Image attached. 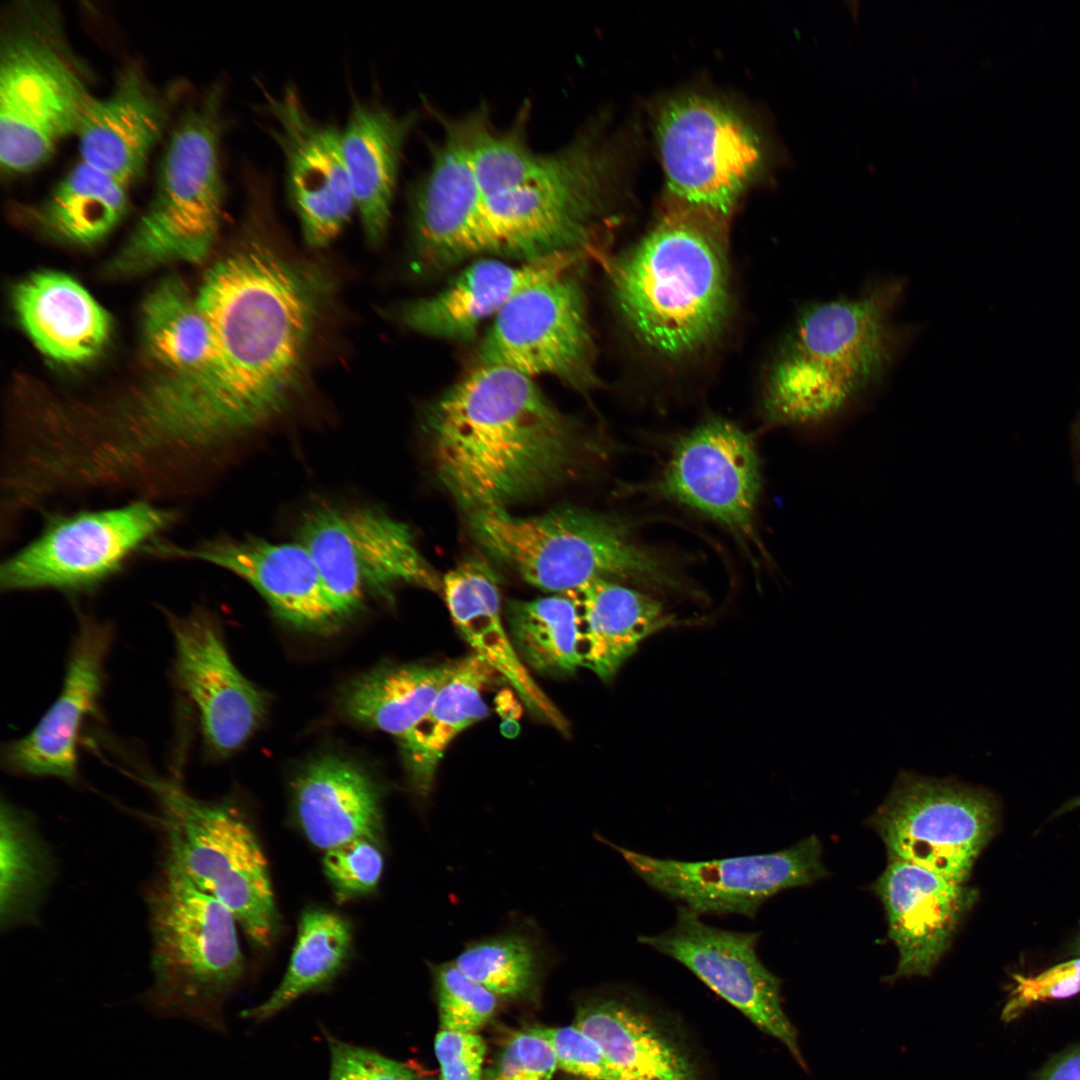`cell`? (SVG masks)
I'll use <instances>...</instances> for the list:
<instances>
[{
    "label": "cell",
    "mask_w": 1080,
    "mask_h": 1080,
    "mask_svg": "<svg viewBox=\"0 0 1080 1080\" xmlns=\"http://www.w3.org/2000/svg\"><path fill=\"white\" fill-rule=\"evenodd\" d=\"M330 282L321 269L258 240L207 271L196 300L210 327L213 358L179 414L193 457L201 460L262 428L288 407L302 384Z\"/></svg>",
    "instance_id": "cell-1"
},
{
    "label": "cell",
    "mask_w": 1080,
    "mask_h": 1080,
    "mask_svg": "<svg viewBox=\"0 0 1080 1080\" xmlns=\"http://www.w3.org/2000/svg\"><path fill=\"white\" fill-rule=\"evenodd\" d=\"M435 475L468 515L507 510L568 480L588 451L533 378L479 364L423 421Z\"/></svg>",
    "instance_id": "cell-2"
},
{
    "label": "cell",
    "mask_w": 1080,
    "mask_h": 1080,
    "mask_svg": "<svg viewBox=\"0 0 1080 1080\" xmlns=\"http://www.w3.org/2000/svg\"><path fill=\"white\" fill-rule=\"evenodd\" d=\"M727 219L669 195L654 226L610 264L623 320L656 355L688 358L722 331L730 307Z\"/></svg>",
    "instance_id": "cell-3"
},
{
    "label": "cell",
    "mask_w": 1080,
    "mask_h": 1080,
    "mask_svg": "<svg viewBox=\"0 0 1080 1080\" xmlns=\"http://www.w3.org/2000/svg\"><path fill=\"white\" fill-rule=\"evenodd\" d=\"M152 983L139 1002L158 1018L225 1034L224 1006L245 976L233 914L163 867L147 892Z\"/></svg>",
    "instance_id": "cell-4"
},
{
    "label": "cell",
    "mask_w": 1080,
    "mask_h": 1080,
    "mask_svg": "<svg viewBox=\"0 0 1080 1080\" xmlns=\"http://www.w3.org/2000/svg\"><path fill=\"white\" fill-rule=\"evenodd\" d=\"M468 519L488 556L543 591L567 594L599 578L680 585L672 566L617 517L568 506L528 517L488 510Z\"/></svg>",
    "instance_id": "cell-5"
},
{
    "label": "cell",
    "mask_w": 1080,
    "mask_h": 1080,
    "mask_svg": "<svg viewBox=\"0 0 1080 1080\" xmlns=\"http://www.w3.org/2000/svg\"><path fill=\"white\" fill-rule=\"evenodd\" d=\"M135 776L156 801L164 868L227 907L256 945H270L278 913L267 860L246 820L231 805L195 798L174 780L144 770Z\"/></svg>",
    "instance_id": "cell-6"
},
{
    "label": "cell",
    "mask_w": 1080,
    "mask_h": 1080,
    "mask_svg": "<svg viewBox=\"0 0 1080 1080\" xmlns=\"http://www.w3.org/2000/svg\"><path fill=\"white\" fill-rule=\"evenodd\" d=\"M222 89L215 85L173 130L154 195L127 242L110 263L120 275L173 263H200L219 233L223 205L220 144Z\"/></svg>",
    "instance_id": "cell-7"
},
{
    "label": "cell",
    "mask_w": 1080,
    "mask_h": 1080,
    "mask_svg": "<svg viewBox=\"0 0 1080 1080\" xmlns=\"http://www.w3.org/2000/svg\"><path fill=\"white\" fill-rule=\"evenodd\" d=\"M606 160L592 146L528 152L503 189L483 195L491 253L536 261L581 252L604 192Z\"/></svg>",
    "instance_id": "cell-8"
},
{
    "label": "cell",
    "mask_w": 1080,
    "mask_h": 1080,
    "mask_svg": "<svg viewBox=\"0 0 1080 1080\" xmlns=\"http://www.w3.org/2000/svg\"><path fill=\"white\" fill-rule=\"evenodd\" d=\"M31 19L9 27L0 46V164L8 175L43 164L75 135L92 99L56 34Z\"/></svg>",
    "instance_id": "cell-9"
},
{
    "label": "cell",
    "mask_w": 1080,
    "mask_h": 1080,
    "mask_svg": "<svg viewBox=\"0 0 1080 1080\" xmlns=\"http://www.w3.org/2000/svg\"><path fill=\"white\" fill-rule=\"evenodd\" d=\"M298 541L310 552L342 620L371 596L391 602L395 591L442 588L411 528L370 507L321 505L304 514Z\"/></svg>",
    "instance_id": "cell-10"
},
{
    "label": "cell",
    "mask_w": 1080,
    "mask_h": 1080,
    "mask_svg": "<svg viewBox=\"0 0 1080 1080\" xmlns=\"http://www.w3.org/2000/svg\"><path fill=\"white\" fill-rule=\"evenodd\" d=\"M177 519L176 510L144 499L116 508L53 514L36 538L2 563L1 589H94Z\"/></svg>",
    "instance_id": "cell-11"
},
{
    "label": "cell",
    "mask_w": 1080,
    "mask_h": 1080,
    "mask_svg": "<svg viewBox=\"0 0 1080 1080\" xmlns=\"http://www.w3.org/2000/svg\"><path fill=\"white\" fill-rule=\"evenodd\" d=\"M995 821L985 790L902 771L870 823L889 858L965 883Z\"/></svg>",
    "instance_id": "cell-12"
},
{
    "label": "cell",
    "mask_w": 1080,
    "mask_h": 1080,
    "mask_svg": "<svg viewBox=\"0 0 1080 1080\" xmlns=\"http://www.w3.org/2000/svg\"><path fill=\"white\" fill-rule=\"evenodd\" d=\"M595 837L618 852L647 886L700 916L735 914L753 919L771 897L810 885L827 872L814 835L772 853L705 861L653 857Z\"/></svg>",
    "instance_id": "cell-13"
},
{
    "label": "cell",
    "mask_w": 1080,
    "mask_h": 1080,
    "mask_svg": "<svg viewBox=\"0 0 1080 1080\" xmlns=\"http://www.w3.org/2000/svg\"><path fill=\"white\" fill-rule=\"evenodd\" d=\"M480 364L528 377L552 376L579 390L597 377L584 294L568 273L519 291L494 317L479 351Z\"/></svg>",
    "instance_id": "cell-14"
},
{
    "label": "cell",
    "mask_w": 1080,
    "mask_h": 1080,
    "mask_svg": "<svg viewBox=\"0 0 1080 1080\" xmlns=\"http://www.w3.org/2000/svg\"><path fill=\"white\" fill-rule=\"evenodd\" d=\"M657 131L670 196L728 217L761 159L751 128L725 105L690 95L664 107Z\"/></svg>",
    "instance_id": "cell-15"
},
{
    "label": "cell",
    "mask_w": 1080,
    "mask_h": 1080,
    "mask_svg": "<svg viewBox=\"0 0 1080 1080\" xmlns=\"http://www.w3.org/2000/svg\"><path fill=\"white\" fill-rule=\"evenodd\" d=\"M761 488L753 439L721 417L704 420L676 442L656 483L661 496L718 523L745 547L759 546Z\"/></svg>",
    "instance_id": "cell-16"
},
{
    "label": "cell",
    "mask_w": 1080,
    "mask_h": 1080,
    "mask_svg": "<svg viewBox=\"0 0 1080 1080\" xmlns=\"http://www.w3.org/2000/svg\"><path fill=\"white\" fill-rule=\"evenodd\" d=\"M759 939V932L711 926L679 904L672 927L637 938L679 962L759 1029L782 1042L807 1071L797 1030L782 1006L781 980L762 963L757 953Z\"/></svg>",
    "instance_id": "cell-17"
},
{
    "label": "cell",
    "mask_w": 1080,
    "mask_h": 1080,
    "mask_svg": "<svg viewBox=\"0 0 1080 1080\" xmlns=\"http://www.w3.org/2000/svg\"><path fill=\"white\" fill-rule=\"evenodd\" d=\"M262 111L280 147L286 167L287 194L312 248L334 241L356 211L341 145V130L311 116L297 90L264 92Z\"/></svg>",
    "instance_id": "cell-18"
},
{
    "label": "cell",
    "mask_w": 1080,
    "mask_h": 1080,
    "mask_svg": "<svg viewBox=\"0 0 1080 1080\" xmlns=\"http://www.w3.org/2000/svg\"><path fill=\"white\" fill-rule=\"evenodd\" d=\"M166 616L175 645L176 683L199 716L209 752L229 755L262 721L266 696L237 669L209 613L197 609L178 616L166 611Z\"/></svg>",
    "instance_id": "cell-19"
},
{
    "label": "cell",
    "mask_w": 1080,
    "mask_h": 1080,
    "mask_svg": "<svg viewBox=\"0 0 1080 1080\" xmlns=\"http://www.w3.org/2000/svg\"><path fill=\"white\" fill-rule=\"evenodd\" d=\"M903 292V282L891 280L856 297L810 304L788 340L867 396L905 342V331L893 322Z\"/></svg>",
    "instance_id": "cell-20"
},
{
    "label": "cell",
    "mask_w": 1080,
    "mask_h": 1080,
    "mask_svg": "<svg viewBox=\"0 0 1080 1080\" xmlns=\"http://www.w3.org/2000/svg\"><path fill=\"white\" fill-rule=\"evenodd\" d=\"M414 266L449 267L491 253L484 196L470 160L466 121L448 126L411 200Z\"/></svg>",
    "instance_id": "cell-21"
},
{
    "label": "cell",
    "mask_w": 1080,
    "mask_h": 1080,
    "mask_svg": "<svg viewBox=\"0 0 1080 1080\" xmlns=\"http://www.w3.org/2000/svg\"><path fill=\"white\" fill-rule=\"evenodd\" d=\"M143 552L161 558L204 561L226 569L254 587L273 612L295 628L327 632L342 620L313 557L299 541L275 543L255 537H222L181 547L156 539Z\"/></svg>",
    "instance_id": "cell-22"
},
{
    "label": "cell",
    "mask_w": 1080,
    "mask_h": 1080,
    "mask_svg": "<svg viewBox=\"0 0 1080 1080\" xmlns=\"http://www.w3.org/2000/svg\"><path fill=\"white\" fill-rule=\"evenodd\" d=\"M111 642L109 624L81 617L62 690L29 734L5 746L2 759L8 770L70 782L76 779L80 730L97 707Z\"/></svg>",
    "instance_id": "cell-23"
},
{
    "label": "cell",
    "mask_w": 1080,
    "mask_h": 1080,
    "mask_svg": "<svg viewBox=\"0 0 1080 1080\" xmlns=\"http://www.w3.org/2000/svg\"><path fill=\"white\" fill-rule=\"evenodd\" d=\"M899 952L889 980L929 976L976 899L973 889L919 865L889 858L875 883Z\"/></svg>",
    "instance_id": "cell-24"
},
{
    "label": "cell",
    "mask_w": 1080,
    "mask_h": 1080,
    "mask_svg": "<svg viewBox=\"0 0 1080 1080\" xmlns=\"http://www.w3.org/2000/svg\"><path fill=\"white\" fill-rule=\"evenodd\" d=\"M582 254L565 252L521 265L479 260L438 293L403 305L400 320L422 335L456 341L472 339L481 323L495 317L519 291L542 279L570 272Z\"/></svg>",
    "instance_id": "cell-25"
},
{
    "label": "cell",
    "mask_w": 1080,
    "mask_h": 1080,
    "mask_svg": "<svg viewBox=\"0 0 1080 1080\" xmlns=\"http://www.w3.org/2000/svg\"><path fill=\"white\" fill-rule=\"evenodd\" d=\"M442 588L451 618L473 653L512 686L532 715L566 734V718L536 683L504 627L498 576L490 563L480 556L466 558L445 574Z\"/></svg>",
    "instance_id": "cell-26"
},
{
    "label": "cell",
    "mask_w": 1080,
    "mask_h": 1080,
    "mask_svg": "<svg viewBox=\"0 0 1080 1080\" xmlns=\"http://www.w3.org/2000/svg\"><path fill=\"white\" fill-rule=\"evenodd\" d=\"M166 121L160 98L127 69L110 94L90 100L75 134L80 160L130 186L143 176Z\"/></svg>",
    "instance_id": "cell-27"
},
{
    "label": "cell",
    "mask_w": 1080,
    "mask_h": 1080,
    "mask_svg": "<svg viewBox=\"0 0 1080 1080\" xmlns=\"http://www.w3.org/2000/svg\"><path fill=\"white\" fill-rule=\"evenodd\" d=\"M297 823L317 848L329 850L358 839L378 842L382 795L359 766L326 755L310 762L293 783Z\"/></svg>",
    "instance_id": "cell-28"
},
{
    "label": "cell",
    "mask_w": 1080,
    "mask_h": 1080,
    "mask_svg": "<svg viewBox=\"0 0 1080 1080\" xmlns=\"http://www.w3.org/2000/svg\"><path fill=\"white\" fill-rule=\"evenodd\" d=\"M13 305L33 344L60 363L90 360L110 335L109 314L78 281L64 273L30 275L15 287Z\"/></svg>",
    "instance_id": "cell-29"
},
{
    "label": "cell",
    "mask_w": 1080,
    "mask_h": 1080,
    "mask_svg": "<svg viewBox=\"0 0 1080 1080\" xmlns=\"http://www.w3.org/2000/svg\"><path fill=\"white\" fill-rule=\"evenodd\" d=\"M410 116L377 103L354 102L341 130L344 163L366 240L380 245L388 231L402 148Z\"/></svg>",
    "instance_id": "cell-30"
},
{
    "label": "cell",
    "mask_w": 1080,
    "mask_h": 1080,
    "mask_svg": "<svg viewBox=\"0 0 1080 1080\" xmlns=\"http://www.w3.org/2000/svg\"><path fill=\"white\" fill-rule=\"evenodd\" d=\"M573 1025L598 1043L625 1080H700L679 1041L627 998L591 996L578 1005Z\"/></svg>",
    "instance_id": "cell-31"
},
{
    "label": "cell",
    "mask_w": 1080,
    "mask_h": 1080,
    "mask_svg": "<svg viewBox=\"0 0 1080 1080\" xmlns=\"http://www.w3.org/2000/svg\"><path fill=\"white\" fill-rule=\"evenodd\" d=\"M566 595L578 609L581 667L604 681L646 637L672 623L659 601L614 580L595 579Z\"/></svg>",
    "instance_id": "cell-32"
},
{
    "label": "cell",
    "mask_w": 1080,
    "mask_h": 1080,
    "mask_svg": "<svg viewBox=\"0 0 1080 1080\" xmlns=\"http://www.w3.org/2000/svg\"><path fill=\"white\" fill-rule=\"evenodd\" d=\"M866 397L788 340L770 368L763 411L772 426L798 428L825 438L852 416Z\"/></svg>",
    "instance_id": "cell-33"
},
{
    "label": "cell",
    "mask_w": 1080,
    "mask_h": 1080,
    "mask_svg": "<svg viewBox=\"0 0 1080 1080\" xmlns=\"http://www.w3.org/2000/svg\"><path fill=\"white\" fill-rule=\"evenodd\" d=\"M142 331L146 351L160 368L149 386L172 395L196 386L213 358L212 337L196 296L180 280H163L146 297Z\"/></svg>",
    "instance_id": "cell-34"
},
{
    "label": "cell",
    "mask_w": 1080,
    "mask_h": 1080,
    "mask_svg": "<svg viewBox=\"0 0 1080 1080\" xmlns=\"http://www.w3.org/2000/svg\"><path fill=\"white\" fill-rule=\"evenodd\" d=\"M495 673L474 653L458 659L425 716L399 741L410 786L419 797L430 794L449 744L487 716L483 693Z\"/></svg>",
    "instance_id": "cell-35"
},
{
    "label": "cell",
    "mask_w": 1080,
    "mask_h": 1080,
    "mask_svg": "<svg viewBox=\"0 0 1080 1080\" xmlns=\"http://www.w3.org/2000/svg\"><path fill=\"white\" fill-rule=\"evenodd\" d=\"M456 663L378 668L350 686L344 696V710L355 721L400 741L425 716Z\"/></svg>",
    "instance_id": "cell-36"
},
{
    "label": "cell",
    "mask_w": 1080,
    "mask_h": 1080,
    "mask_svg": "<svg viewBox=\"0 0 1080 1080\" xmlns=\"http://www.w3.org/2000/svg\"><path fill=\"white\" fill-rule=\"evenodd\" d=\"M352 929L341 915L325 909L303 913L286 972L271 995L241 1017L265 1022L300 997L327 990L343 972L351 954Z\"/></svg>",
    "instance_id": "cell-37"
},
{
    "label": "cell",
    "mask_w": 1080,
    "mask_h": 1080,
    "mask_svg": "<svg viewBox=\"0 0 1080 1080\" xmlns=\"http://www.w3.org/2000/svg\"><path fill=\"white\" fill-rule=\"evenodd\" d=\"M128 188L112 175L80 160L50 192L37 217L59 240L74 245L94 244L124 217Z\"/></svg>",
    "instance_id": "cell-38"
},
{
    "label": "cell",
    "mask_w": 1080,
    "mask_h": 1080,
    "mask_svg": "<svg viewBox=\"0 0 1080 1080\" xmlns=\"http://www.w3.org/2000/svg\"><path fill=\"white\" fill-rule=\"evenodd\" d=\"M505 615L513 646L527 668L562 676L581 667L578 609L570 596L509 600Z\"/></svg>",
    "instance_id": "cell-39"
},
{
    "label": "cell",
    "mask_w": 1080,
    "mask_h": 1080,
    "mask_svg": "<svg viewBox=\"0 0 1080 1080\" xmlns=\"http://www.w3.org/2000/svg\"><path fill=\"white\" fill-rule=\"evenodd\" d=\"M54 875L53 857L32 818L1 803V928L35 919Z\"/></svg>",
    "instance_id": "cell-40"
},
{
    "label": "cell",
    "mask_w": 1080,
    "mask_h": 1080,
    "mask_svg": "<svg viewBox=\"0 0 1080 1080\" xmlns=\"http://www.w3.org/2000/svg\"><path fill=\"white\" fill-rule=\"evenodd\" d=\"M543 951L531 937L509 932L471 941L454 963L498 998L526 999L539 987Z\"/></svg>",
    "instance_id": "cell-41"
},
{
    "label": "cell",
    "mask_w": 1080,
    "mask_h": 1080,
    "mask_svg": "<svg viewBox=\"0 0 1080 1080\" xmlns=\"http://www.w3.org/2000/svg\"><path fill=\"white\" fill-rule=\"evenodd\" d=\"M440 1030L477 1033L494 1016L498 997L455 963L431 964Z\"/></svg>",
    "instance_id": "cell-42"
},
{
    "label": "cell",
    "mask_w": 1080,
    "mask_h": 1080,
    "mask_svg": "<svg viewBox=\"0 0 1080 1080\" xmlns=\"http://www.w3.org/2000/svg\"><path fill=\"white\" fill-rule=\"evenodd\" d=\"M377 843L358 839L325 851L324 873L342 899L365 896L377 888L384 867Z\"/></svg>",
    "instance_id": "cell-43"
},
{
    "label": "cell",
    "mask_w": 1080,
    "mask_h": 1080,
    "mask_svg": "<svg viewBox=\"0 0 1080 1080\" xmlns=\"http://www.w3.org/2000/svg\"><path fill=\"white\" fill-rule=\"evenodd\" d=\"M531 1029L550 1044L562 1071L582 1080H625L598 1043L576 1026Z\"/></svg>",
    "instance_id": "cell-44"
},
{
    "label": "cell",
    "mask_w": 1080,
    "mask_h": 1080,
    "mask_svg": "<svg viewBox=\"0 0 1080 1080\" xmlns=\"http://www.w3.org/2000/svg\"><path fill=\"white\" fill-rule=\"evenodd\" d=\"M330 1069L328 1080H430L421 1072L375 1049L342 1041L324 1027Z\"/></svg>",
    "instance_id": "cell-45"
},
{
    "label": "cell",
    "mask_w": 1080,
    "mask_h": 1080,
    "mask_svg": "<svg viewBox=\"0 0 1080 1080\" xmlns=\"http://www.w3.org/2000/svg\"><path fill=\"white\" fill-rule=\"evenodd\" d=\"M557 1068L550 1044L528 1028L507 1039L482 1080H552Z\"/></svg>",
    "instance_id": "cell-46"
},
{
    "label": "cell",
    "mask_w": 1080,
    "mask_h": 1080,
    "mask_svg": "<svg viewBox=\"0 0 1080 1080\" xmlns=\"http://www.w3.org/2000/svg\"><path fill=\"white\" fill-rule=\"evenodd\" d=\"M1015 982L1001 1018L1010 1022L1030 1006L1065 999L1080 992V957L1060 963L1034 976L1013 975Z\"/></svg>",
    "instance_id": "cell-47"
},
{
    "label": "cell",
    "mask_w": 1080,
    "mask_h": 1080,
    "mask_svg": "<svg viewBox=\"0 0 1080 1080\" xmlns=\"http://www.w3.org/2000/svg\"><path fill=\"white\" fill-rule=\"evenodd\" d=\"M434 1050L440 1080H482L486 1044L478 1033L439 1030Z\"/></svg>",
    "instance_id": "cell-48"
},
{
    "label": "cell",
    "mask_w": 1080,
    "mask_h": 1080,
    "mask_svg": "<svg viewBox=\"0 0 1080 1080\" xmlns=\"http://www.w3.org/2000/svg\"><path fill=\"white\" fill-rule=\"evenodd\" d=\"M1038 1080H1080V1049L1058 1058Z\"/></svg>",
    "instance_id": "cell-49"
},
{
    "label": "cell",
    "mask_w": 1080,
    "mask_h": 1080,
    "mask_svg": "<svg viewBox=\"0 0 1080 1080\" xmlns=\"http://www.w3.org/2000/svg\"><path fill=\"white\" fill-rule=\"evenodd\" d=\"M1080 806V796L1068 802L1065 809H1072Z\"/></svg>",
    "instance_id": "cell-50"
},
{
    "label": "cell",
    "mask_w": 1080,
    "mask_h": 1080,
    "mask_svg": "<svg viewBox=\"0 0 1080 1080\" xmlns=\"http://www.w3.org/2000/svg\"><path fill=\"white\" fill-rule=\"evenodd\" d=\"M1078 951H1079V953H1080V943H1079V949H1078Z\"/></svg>",
    "instance_id": "cell-51"
}]
</instances>
